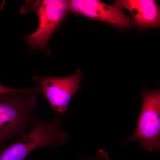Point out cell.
<instances>
[{"mask_svg":"<svg viewBox=\"0 0 160 160\" xmlns=\"http://www.w3.org/2000/svg\"><path fill=\"white\" fill-rule=\"evenodd\" d=\"M38 87L27 91L0 94V149L9 140L27 132L35 118L38 102Z\"/></svg>","mask_w":160,"mask_h":160,"instance_id":"6da1fadb","label":"cell"},{"mask_svg":"<svg viewBox=\"0 0 160 160\" xmlns=\"http://www.w3.org/2000/svg\"><path fill=\"white\" fill-rule=\"evenodd\" d=\"M62 122L56 117L50 121L35 118L30 130L17 142L0 149V160H25L36 149L65 144L68 135L62 129Z\"/></svg>","mask_w":160,"mask_h":160,"instance_id":"7a4b0ae2","label":"cell"},{"mask_svg":"<svg viewBox=\"0 0 160 160\" xmlns=\"http://www.w3.org/2000/svg\"><path fill=\"white\" fill-rule=\"evenodd\" d=\"M22 13L33 11L38 17V29L33 33L26 35L24 40L28 43L30 52L41 50L47 55L51 52L48 43L52 36L58 29L69 13L68 1L42 0L27 1L21 9Z\"/></svg>","mask_w":160,"mask_h":160,"instance_id":"3957f363","label":"cell"},{"mask_svg":"<svg viewBox=\"0 0 160 160\" xmlns=\"http://www.w3.org/2000/svg\"><path fill=\"white\" fill-rule=\"evenodd\" d=\"M142 107L136 128L126 143H140L150 152L160 149V90L145 88L142 93Z\"/></svg>","mask_w":160,"mask_h":160,"instance_id":"277c9868","label":"cell"},{"mask_svg":"<svg viewBox=\"0 0 160 160\" xmlns=\"http://www.w3.org/2000/svg\"><path fill=\"white\" fill-rule=\"evenodd\" d=\"M83 74L78 69L73 74L65 77L33 76L40 93L46 98L53 111L60 116L65 114L73 96L81 86Z\"/></svg>","mask_w":160,"mask_h":160,"instance_id":"5b68a950","label":"cell"},{"mask_svg":"<svg viewBox=\"0 0 160 160\" xmlns=\"http://www.w3.org/2000/svg\"><path fill=\"white\" fill-rule=\"evenodd\" d=\"M68 1L70 13L108 23L119 29H128L135 25L131 18L114 5H107L99 0Z\"/></svg>","mask_w":160,"mask_h":160,"instance_id":"8992f818","label":"cell"},{"mask_svg":"<svg viewBox=\"0 0 160 160\" xmlns=\"http://www.w3.org/2000/svg\"><path fill=\"white\" fill-rule=\"evenodd\" d=\"M113 5L130 12L135 24L140 28L160 27V8L154 0H118Z\"/></svg>","mask_w":160,"mask_h":160,"instance_id":"52a82bcc","label":"cell"},{"mask_svg":"<svg viewBox=\"0 0 160 160\" xmlns=\"http://www.w3.org/2000/svg\"><path fill=\"white\" fill-rule=\"evenodd\" d=\"M28 89H13L0 85V94L5 93H15L27 91Z\"/></svg>","mask_w":160,"mask_h":160,"instance_id":"ba28073f","label":"cell"},{"mask_svg":"<svg viewBox=\"0 0 160 160\" xmlns=\"http://www.w3.org/2000/svg\"><path fill=\"white\" fill-rule=\"evenodd\" d=\"M85 160H109V158L106 152L103 149H100L95 157L93 158L88 159Z\"/></svg>","mask_w":160,"mask_h":160,"instance_id":"9c48e42d","label":"cell"}]
</instances>
